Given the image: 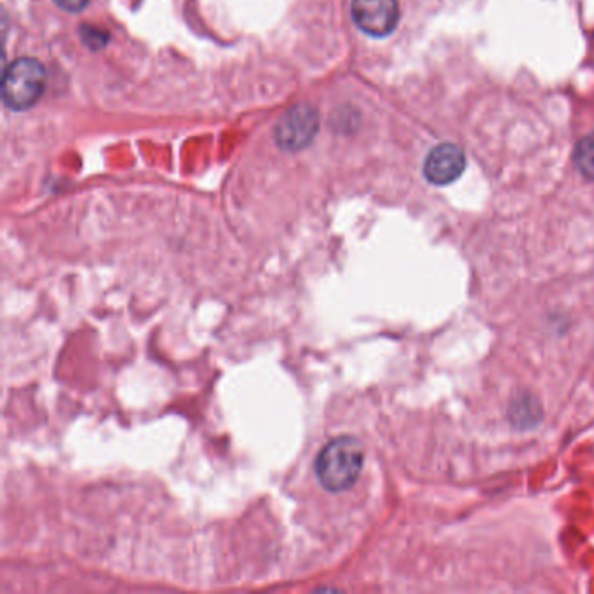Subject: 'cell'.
Masks as SVG:
<instances>
[{"label":"cell","instance_id":"1","mask_svg":"<svg viewBox=\"0 0 594 594\" xmlns=\"http://www.w3.org/2000/svg\"><path fill=\"white\" fill-rule=\"evenodd\" d=\"M365 466V448L354 436H338L319 450L314 473L331 493L345 492L358 481Z\"/></svg>","mask_w":594,"mask_h":594},{"label":"cell","instance_id":"8","mask_svg":"<svg viewBox=\"0 0 594 594\" xmlns=\"http://www.w3.org/2000/svg\"><path fill=\"white\" fill-rule=\"evenodd\" d=\"M81 35L84 44L93 49L103 48L108 41V35L96 30V28L82 27Z\"/></svg>","mask_w":594,"mask_h":594},{"label":"cell","instance_id":"2","mask_svg":"<svg viewBox=\"0 0 594 594\" xmlns=\"http://www.w3.org/2000/svg\"><path fill=\"white\" fill-rule=\"evenodd\" d=\"M46 86V70L34 58H20L7 68L4 77V103L11 110L34 107Z\"/></svg>","mask_w":594,"mask_h":594},{"label":"cell","instance_id":"5","mask_svg":"<svg viewBox=\"0 0 594 594\" xmlns=\"http://www.w3.org/2000/svg\"><path fill=\"white\" fill-rule=\"evenodd\" d=\"M466 171V156L457 145L441 143L431 150L424 162V176L432 185H450Z\"/></svg>","mask_w":594,"mask_h":594},{"label":"cell","instance_id":"9","mask_svg":"<svg viewBox=\"0 0 594 594\" xmlns=\"http://www.w3.org/2000/svg\"><path fill=\"white\" fill-rule=\"evenodd\" d=\"M56 6H60L63 11L68 13H79L84 7L88 6L89 0H54Z\"/></svg>","mask_w":594,"mask_h":594},{"label":"cell","instance_id":"6","mask_svg":"<svg viewBox=\"0 0 594 594\" xmlns=\"http://www.w3.org/2000/svg\"><path fill=\"white\" fill-rule=\"evenodd\" d=\"M574 162L584 178L594 180V133L584 136L581 142L577 143Z\"/></svg>","mask_w":594,"mask_h":594},{"label":"cell","instance_id":"3","mask_svg":"<svg viewBox=\"0 0 594 594\" xmlns=\"http://www.w3.org/2000/svg\"><path fill=\"white\" fill-rule=\"evenodd\" d=\"M352 20L361 32L387 37L399 21L398 0H352Z\"/></svg>","mask_w":594,"mask_h":594},{"label":"cell","instance_id":"4","mask_svg":"<svg viewBox=\"0 0 594 594\" xmlns=\"http://www.w3.org/2000/svg\"><path fill=\"white\" fill-rule=\"evenodd\" d=\"M318 114L309 105H297L277 122L276 142L288 152L304 149L318 133Z\"/></svg>","mask_w":594,"mask_h":594},{"label":"cell","instance_id":"7","mask_svg":"<svg viewBox=\"0 0 594 594\" xmlns=\"http://www.w3.org/2000/svg\"><path fill=\"white\" fill-rule=\"evenodd\" d=\"M537 415H540V410L534 398H528L523 394L521 398L514 399L513 408H511V419L514 420V424L530 426L537 422Z\"/></svg>","mask_w":594,"mask_h":594}]
</instances>
